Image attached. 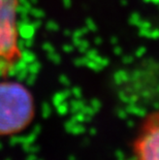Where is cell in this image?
Returning <instances> with one entry per match:
<instances>
[{"label":"cell","instance_id":"1","mask_svg":"<svg viewBox=\"0 0 159 160\" xmlns=\"http://www.w3.org/2000/svg\"><path fill=\"white\" fill-rule=\"evenodd\" d=\"M34 116V98L28 88L16 81H0V135L23 131Z\"/></svg>","mask_w":159,"mask_h":160},{"label":"cell","instance_id":"2","mask_svg":"<svg viewBox=\"0 0 159 160\" xmlns=\"http://www.w3.org/2000/svg\"><path fill=\"white\" fill-rule=\"evenodd\" d=\"M21 0H0V74L6 76L20 61L19 8Z\"/></svg>","mask_w":159,"mask_h":160},{"label":"cell","instance_id":"3","mask_svg":"<svg viewBox=\"0 0 159 160\" xmlns=\"http://www.w3.org/2000/svg\"><path fill=\"white\" fill-rule=\"evenodd\" d=\"M134 160H159V110L148 114L133 142Z\"/></svg>","mask_w":159,"mask_h":160}]
</instances>
